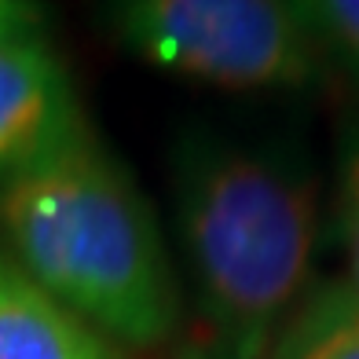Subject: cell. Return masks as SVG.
Segmentation results:
<instances>
[{
  "label": "cell",
  "instance_id": "obj_1",
  "mask_svg": "<svg viewBox=\"0 0 359 359\" xmlns=\"http://www.w3.org/2000/svg\"><path fill=\"white\" fill-rule=\"evenodd\" d=\"M0 231L15 264L92 330L136 348L176 330L180 297L154 217L92 133L0 184Z\"/></svg>",
  "mask_w": 359,
  "mask_h": 359
},
{
  "label": "cell",
  "instance_id": "obj_6",
  "mask_svg": "<svg viewBox=\"0 0 359 359\" xmlns=\"http://www.w3.org/2000/svg\"><path fill=\"white\" fill-rule=\"evenodd\" d=\"M268 359H359V293L323 286L286 319Z\"/></svg>",
  "mask_w": 359,
  "mask_h": 359
},
{
  "label": "cell",
  "instance_id": "obj_3",
  "mask_svg": "<svg viewBox=\"0 0 359 359\" xmlns=\"http://www.w3.org/2000/svg\"><path fill=\"white\" fill-rule=\"evenodd\" d=\"M121 41L154 67L224 88H297L316 77V34L297 4L133 0L110 8Z\"/></svg>",
  "mask_w": 359,
  "mask_h": 359
},
{
  "label": "cell",
  "instance_id": "obj_5",
  "mask_svg": "<svg viewBox=\"0 0 359 359\" xmlns=\"http://www.w3.org/2000/svg\"><path fill=\"white\" fill-rule=\"evenodd\" d=\"M0 359H118V352L0 253Z\"/></svg>",
  "mask_w": 359,
  "mask_h": 359
},
{
  "label": "cell",
  "instance_id": "obj_8",
  "mask_svg": "<svg viewBox=\"0 0 359 359\" xmlns=\"http://www.w3.org/2000/svg\"><path fill=\"white\" fill-rule=\"evenodd\" d=\"M341 231H345V250H348V268H352V290L359 293V143L345 161L341 176Z\"/></svg>",
  "mask_w": 359,
  "mask_h": 359
},
{
  "label": "cell",
  "instance_id": "obj_7",
  "mask_svg": "<svg viewBox=\"0 0 359 359\" xmlns=\"http://www.w3.org/2000/svg\"><path fill=\"white\" fill-rule=\"evenodd\" d=\"M312 34L337 48L352 67H359V0H319V4H297Z\"/></svg>",
  "mask_w": 359,
  "mask_h": 359
},
{
  "label": "cell",
  "instance_id": "obj_2",
  "mask_svg": "<svg viewBox=\"0 0 359 359\" xmlns=\"http://www.w3.org/2000/svg\"><path fill=\"white\" fill-rule=\"evenodd\" d=\"M316 227V187L286 161L191 147L180 165V231L202 316L227 359L271 352L308 283Z\"/></svg>",
  "mask_w": 359,
  "mask_h": 359
},
{
  "label": "cell",
  "instance_id": "obj_4",
  "mask_svg": "<svg viewBox=\"0 0 359 359\" xmlns=\"http://www.w3.org/2000/svg\"><path fill=\"white\" fill-rule=\"evenodd\" d=\"M34 22V8L0 0V184L88 133L70 77Z\"/></svg>",
  "mask_w": 359,
  "mask_h": 359
}]
</instances>
